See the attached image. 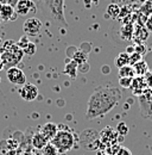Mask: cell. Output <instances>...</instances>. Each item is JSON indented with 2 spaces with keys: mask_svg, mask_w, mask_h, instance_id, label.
<instances>
[{
  "mask_svg": "<svg viewBox=\"0 0 152 155\" xmlns=\"http://www.w3.org/2000/svg\"><path fill=\"white\" fill-rule=\"evenodd\" d=\"M4 67H5V66H4V62H2V60L0 58V71H1V69H2Z\"/></svg>",
  "mask_w": 152,
  "mask_h": 155,
  "instance_id": "d6a6232c",
  "label": "cell"
},
{
  "mask_svg": "<svg viewBox=\"0 0 152 155\" xmlns=\"http://www.w3.org/2000/svg\"><path fill=\"white\" fill-rule=\"evenodd\" d=\"M31 143H32L33 148H36V149H38V150H42V149L49 143V141L42 135L40 131H39V133H36L35 135L32 136V141H31Z\"/></svg>",
  "mask_w": 152,
  "mask_h": 155,
  "instance_id": "5bb4252c",
  "label": "cell"
},
{
  "mask_svg": "<svg viewBox=\"0 0 152 155\" xmlns=\"http://www.w3.org/2000/svg\"><path fill=\"white\" fill-rule=\"evenodd\" d=\"M116 133L119 134L120 136H126L128 134V127H127V124L126 123H124V122H120L118 125H116Z\"/></svg>",
  "mask_w": 152,
  "mask_h": 155,
  "instance_id": "7402d4cb",
  "label": "cell"
},
{
  "mask_svg": "<svg viewBox=\"0 0 152 155\" xmlns=\"http://www.w3.org/2000/svg\"><path fill=\"white\" fill-rule=\"evenodd\" d=\"M29 43H30V41H29V37H27L26 35H24V36H21V38L18 41L17 45H18V47L20 48V49H21V50H23V49H24V48H25V47H26Z\"/></svg>",
  "mask_w": 152,
  "mask_h": 155,
  "instance_id": "4316f807",
  "label": "cell"
},
{
  "mask_svg": "<svg viewBox=\"0 0 152 155\" xmlns=\"http://www.w3.org/2000/svg\"><path fill=\"white\" fill-rule=\"evenodd\" d=\"M135 73V77H145L146 73H149V64L146 61H139L138 63H135L134 66H132Z\"/></svg>",
  "mask_w": 152,
  "mask_h": 155,
  "instance_id": "9a60e30c",
  "label": "cell"
},
{
  "mask_svg": "<svg viewBox=\"0 0 152 155\" xmlns=\"http://www.w3.org/2000/svg\"><path fill=\"white\" fill-rule=\"evenodd\" d=\"M64 73L65 74H69L71 78H75L76 74H77V64H76L74 61L69 62L65 66V68H64Z\"/></svg>",
  "mask_w": 152,
  "mask_h": 155,
  "instance_id": "d6986e66",
  "label": "cell"
},
{
  "mask_svg": "<svg viewBox=\"0 0 152 155\" xmlns=\"http://www.w3.org/2000/svg\"><path fill=\"white\" fill-rule=\"evenodd\" d=\"M73 61L75 62L76 64H78V66L86 63V61H87V55H86V53H82V51L75 53V55L73 56Z\"/></svg>",
  "mask_w": 152,
  "mask_h": 155,
  "instance_id": "44dd1931",
  "label": "cell"
},
{
  "mask_svg": "<svg viewBox=\"0 0 152 155\" xmlns=\"http://www.w3.org/2000/svg\"><path fill=\"white\" fill-rule=\"evenodd\" d=\"M43 23L40 19H38L36 17H30L24 21L23 24V31L27 37H36L40 34Z\"/></svg>",
  "mask_w": 152,
  "mask_h": 155,
  "instance_id": "8992f818",
  "label": "cell"
},
{
  "mask_svg": "<svg viewBox=\"0 0 152 155\" xmlns=\"http://www.w3.org/2000/svg\"><path fill=\"white\" fill-rule=\"evenodd\" d=\"M38 87L33 84H25L19 90V96L25 101H33L38 97Z\"/></svg>",
  "mask_w": 152,
  "mask_h": 155,
  "instance_id": "9c48e42d",
  "label": "cell"
},
{
  "mask_svg": "<svg viewBox=\"0 0 152 155\" xmlns=\"http://www.w3.org/2000/svg\"><path fill=\"white\" fill-rule=\"evenodd\" d=\"M58 150H57V148L51 143V142H49L43 149H42V155H58Z\"/></svg>",
  "mask_w": 152,
  "mask_h": 155,
  "instance_id": "ffe728a7",
  "label": "cell"
},
{
  "mask_svg": "<svg viewBox=\"0 0 152 155\" xmlns=\"http://www.w3.org/2000/svg\"><path fill=\"white\" fill-rule=\"evenodd\" d=\"M133 78H119V85L122 88H131Z\"/></svg>",
  "mask_w": 152,
  "mask_h": 155,
  "instance_id": "cb8c5ba5",
  "label": "cell"
},
{
  "mask_svg": "<svg viewBox=\"0 0 152 155\" xmlns=\"http://www.w3.org/2000/svg\"><path fill=\"white\" fill-rule=\"evenodd\" d=\"M6 75H7L8 81L11 84H13V85H20V86H23V85L26 84V75H25V73L20 68H18V67H11V68H8L7 72H6Z\"/></svg>",
  "mask_w": 152,
  "mask_h": 155,
  "instance_id": "ba28073f",
  "label": "cell"
},
{
  "mask_svg": "<svg viewBox=\"0 0 152 155\" xmlns=\"http://www.w3.org/2000/svg\"><path fill=\"white\" fill-rule=\"evenodd\" d=\"M145 28H146V30H147L149 32L152 34V15H150V16L147 17L146 23H145Z\"/></svg>",
  "mask_w": 152,
  "mask_h": 155,
  "instance_id": "f546056e",
  "label": "cell"
},
{
  "mask_svg": "<svg viewBox=\"0 0 152 155\" xmlns=\"http://www.w3.org/2000/svg\"><path fill=\"white\" fill-rule=\"evenodd\" d=\"M23 56H24V51L17 45V43L12 41H7L4 43L1 60L7 69L11 67H16V64L23 58Z\"/></svg>",
  "mask_w": 152,
  "mask_h": 155,
  "instance_id": "277c9868",
  "label": "cell"
},
{
  "mask_svg": "<svg viewBox=\"0 0 152 155\" xmlns=\"http://www.w3.org/2000/svg\"><path fill=\"white\" fill-rule=\"evenodd\" d=\"M120 148H121V146L118 144V143H115V144H112V146L107 147V149H106L105 152H106L108 155H115L119 150H120Z\"/></svg>",
  "mask_w": 152,
  "mask_h": 155,
  "instance_id": "d4e9b609",
  "label": "cell"
},
{
  "mask_svg": "<svg viewBox=\"0 0 152 155\" xmlns=\"http://www.w3.org/2000/svg\"><path fill=\"white\" fill-rule=\"evenodd\" d=\"M57 148L59 154H65L75 146V134L67 125H58V133L50 141Z\"/></svg>",
  "mask_w": 152,
  "mask_h": 155,
  "instance_id": "7a4b0ae2",
  "label": "cell"
},
{
  "mask_svg": "<svg viewBox=\"0 0 152 155\" xmlns=\"http://www.w3.org/2000/svg\"><path fill=\"white\" fill-rule=\"evenodd\" d=\"M134 77H135V73H134V69H133L132 66L127 64L125 67L119 68V78H134Z\"/></svg>",
  "mask_w": 152,
  "mask_h": 155,
  "instance_id": "e0dca14e",
  "label": "cell"
},
{
  "mask_svg": "<svg viewBox=\"0 0 152 155\" xmlns=\"http://www.w3.org/2000/svg\"><path fill=\"white\" fill-rule=\"evenodd\" d=\"M144 79H145V82H146L147 87L152 90V72H149V73H146V75L144 77Z\"/></svg>",
  "mask_w": 152,
  "mask_h": 155,
  "instance_id": "f1b7e54d",
  "label": "cell"
},
{
  "mask_svg": "<svg viewBox=\"0 0 152 155\" xmlns=\"http://www.w3.org/2000/svg\"><path fill=\"white\" fill-rule=\"evenodd\" d=\"M120 12V8L118 5L115 4H111L108 7H107V11H106V17H109V18H116Z\"/></svg>",
  "mask_w": 152,
  "mask_h": 155,
  "instance_id": "ac0fdd59",
  "label": "cell"
},
{
  "mask_svg": "<svg viewBox=\"0 0 152 155\" xmlns=\"http://www.w3.org/2000/svg\"><path fill=\"white\" fill-rule=\"evenodd\" d=\"M138 103L140 107L141 116L146 119L152 120V90L146 88L141 96L138 97Z\"/></svg>",
  "mask_w": 152,
  "mask_h": 155,
  "instance_id": "5b68a950",
  "label": "cell"
},
{
  "mask_svg": "<svg viewBox=\"0 0 152 155\" xmlns=\"http://www.w3.org/2000/svg\"><path fill=\"white\" fill-rule=\"evenodd\" d=\"M105 155H108V154H107V153H106V154H105Z\"/></svg>",
  "mask_w": 152,
  "mask_h": 155,
  "instance_id": "d590c367",
  "label": "cell"
},
{
  "mask_svg": "<svg viewBox=\"0 0 152 155\" xmlns=\"http://www.w3.org/2000/svg\"><path fill=\"white\" fill-rule=\"evenodd\" d=\"M100 141H101V143L103 144V146H107V147H109V146H112V144H115L116 143V136H118V133H116V130L113 129V128H111V127H106L100 134Z\"/></svg>",
  "mask_w": 152,
  "mask_h": 155,
  "instance_id": "30bf717a",
  "label": "cell"
},
{
  "mask_svg": "<svg viewBox=\"0 0 152 155\" xmlns=\"http://www.w3.org/2000/svg\"><path fill=\"white\" fill-rule=\"evenodd\" d=\"M57 133H58V125L56 123H52V122L45 123L40 129V134L44 136L49 142L56 136Z\"/></svg>",
  "mask_w": 152,
  "mask_h": 155,
  "instance_id": "4fadbf2b",
  "label": "cell"
},
{
  "mask_svg": "<svg viewBox=\"0 0 152 155\" xmlns=\"http://www.w3.org/2000/svg\"><path fill=\"white\" fill-rule=\"evenodd\" d=\"M38 2L48 17L63 26L68 25L64 17V0H38Z\"/></svg>",
  "mask_w": 152,
  "mask_h": 155,
  "instance_id": "3957f363",
  "label": "cell"
},
{
  "mask_svg": "<svg viewBox=\"0 0 152 155\" xmlns=\"http://www.w3.org/2000/svg\"><path fill=\"white\" fill-rule=\"evenodd\" d=\"M0 81H1V78H0Z\"/></svg>",
  "mask_w": 152,
  "mask_h": 155,
  "instance_id": "8d00e7d4",
  "label": "cell"
},
{
  "mask_svg": "<svg viewBox=\"0 0 152 155\" xmlns=\"http://www.w3.org/2000/svg\"><path fill=\"white\" fill-rule=\"evenodd\" d=\"M121 100V91L111 85L96 87L88 99L84 118L92 120L109 114Z\"/></svg>",
  "mask_w": 152,
  "mask_h": 155,
  "instance_id": "6da1fadb",
  "label": "cell"
},
{
  "mask_svg": "<svg viewBox=\"0 0 152 155\" xmlns=\"http://www.w3.org/2000/svg\"><path fill=\"white\" fill-rule=\"evenodd\" d=\"M18 1L19 0H5V4H8L12 7H16V5L18 4Z\"/></svg>",
  "mask_w": 152,
  "mask_h": 155,
  "instance_id": "1f68e13d",
  "label": "cell"
},
{
  "mask_svg": "<svg viewBox=\"0 0 152 155\" xmlns=\"http://www.w3.org/2000/svg\"><path fill=\"white\" fill-rule=\"evenodd\" d=\"M16 13L18 16H29L35 15L37 12V5L32 0H19L14 7Z\"/></svg>",
  "mask_w": 152,
  "mask_h": 155,
  "instance_id": "52a82bcc",
  "label": "cell"
},
{
  "mask_svg": "<svg viewBox=\"0 0 152 155\" xmlns=\"http://www.w3.org/2000/svg\"><path fill=\"white\" fill-rule=\"evenodd\" d=\"M114 64L118 68H121V67L130 64V55L127 53H120L114 60Z\"/></svg>",
  "mask_w": 152,
  "mask_h": 155,
  "instance_id": "2e32d148",
  "label": "cell"
},
{
  "mask_svg": "<svg viewBox=\"0 0 152 155\" xmlns=\"http://www.w3.org/2000/svg\"><path fill=\"white\" fill-rule=\"evenodd\" d=\"M0 4H5V0H0Z\"/></svg>",
  "mask_w": 152,
  "mask_h": 155,
  "instance_id": "836d02e7",
  "label": "cell"
},
{
  "mask_svg": "<svg viewBox=\"0 0 152 155\" xmlns=\"http://www.w3.org/2000/svg\"><path fill=\"white\" fill-rule=\"evenodd\" d=\"M147 88V85L145 82L144 77H134L133 78L132 85H131V90L134 96L139 97L144 93V91Z\"/></svg>",
  "mask_w": 152,
  "mask_h": 155,
  "instance_id": "7c38bea8",
  "label": "cell"
},
{
  "mask_svg": "<svg viewBox=\"0 0 152 155\" xmlns=\"http://www.w3.org/2000/svg\"><path fill=\"white\" fill-rule=\"evenodd\" d=\"M36 50H37V48H36V44L35 43H32V42H30L24 49H23V51H24V54H26V55H29V56H32V55H35V53H36Z\"/></svg>",
  "mask_w": 152,
  "mask_h": 155,
  "instance_id": "603a6c76",
  "label": "cell"
},
{
  "mask_svg": "<svg viewBox=\"0 0 152 155\" xmlns=\"http://www.w3.org/2000/svg\"><path fill=\"white\" fill-rule=\"evenodd\" d=\"M115 155H132V152H131L128 148H126V147H121L120 150Z\"/></svg>",
  "mask_w": 152,
  "mask_h": 155,
  "instance_id": "4dcf8cb0",
  "label": "cell"
},
{
  "mask_svg": "<svg viewBox=\"0 0 152 155\" xmlns=\"http://www.w3.org/2000/svg\"><path fill=\"white\" fill-rule=\"evenodd\" d=\"M139 61H141V55L139 53H133L130 55V66H134L135 63H138Z\"/></svg>",
  "mask_w": 152,
  "mask_h": 155,
  "instance_id": "484cf974",
  "label": "cell"
},
{
  "mask_svg": "<svg viewBox=\"0 0 152 155\" xmlns=\"http://www.w3.org/2000/svg\"><path fill=\"white\" fill-rule=\"evenodd\" d=\"M149 148H150V150H151V153H152V147H151V146H150V147H149Z\"/></svg>",
  "mask_w": 152,
  "mask_h": 155,
  "instance_id": "e575fe53",
  "label": "cell"
},
{
  "mask_svg": "<svg viewBox=\"0 0 152 155\" xmlns=\"http://www.w3.org/2000/svg\"><path fill=\"white\" fill-rule=\"evenodd\" d=\"M18 15L16 13L14 7L10 6L8 4H0V20L2 21H12L16 20Z\"/></svg>",
  "mask_w": 152,
  "mask_h": 155,
  "instance_id": "8fae6325",
  "label": "cell"
},
{
  "mask_svg": "<svg viewBox=\"0 0 152 155\" xmlns=\"http://www.w3.org/2000/svg\"><path fill=\"white\" fill-rule=\"evenodd\" d=\"M83 4L87 8H92L99 4V0H83Z\"/></svg>",
  "mask_w": 152,
  "mask_h": 155,
  "instance_id": "83f0119b",
  "label": "cell"
}]
</instances>
